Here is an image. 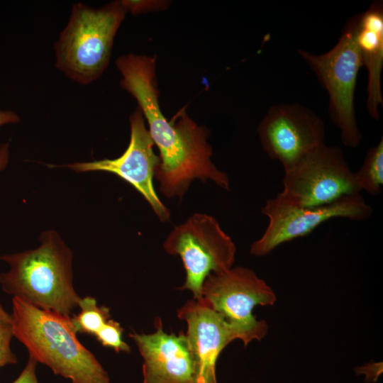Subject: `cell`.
<instances>
[{"label": "cell", "mask_w": 383, "mask_h": 383, "mask_svg": "<svg viewBox=\"0 0 383 383\" xmlns=\"http://www.w3.org/2000/svg\"><path fill=\"white\" fill-rule=\"evenodd\" d=\"M155 325L152 333L130 334L143 358V383H194V362L186 334L165 333L159 318Z\"/></svg>", "instance_id": "cell-13"}, {"label": "cell", "mask_w": 383, "mask_h": 383, "mask_svg": "<svg viewBox=\"0 0 383 383\" xmlns=\"http://www.w3.org/2000/svg\"><path fill=\"white\" fill-rule=\"evenodd\" d=\"M0 319L11 323V314L6 312V311L3 308L1 304H0Z\"/></svg>", "instance_id": "cell-22"}, {"label": "cell", "mask_w": 383, "mask_h": 383, "mask_svg": "<svg viewBox=\"0 0 383 383\" xmlns=\"http://www.w3.org/2000/svg\"><path fill=\"white\" fill-rule=\"evenodd\" d=\"M284 172L283 189L276 196L294 206H319L360 194L354 172L337 146L324 143Z\"/></svg>", "instance_id": "cell-8"}, {"label": "cell", "mask_w": 383, "mask_h": 383, "mask_svg": "<svg viewBox=\"0 0 383 383\" xmlns=\"http://www.w3.org/2000/svg\"><path fill=\"white\" fill-rule=\"evenodd\" d=\"M265 152L284 170L325 143L324 122L298 104L272 105L258 126Z\"/></svg>", "instance_id": "cell-10"}, {"label": "cell", "mask_w": 383, "mask_h": 383, "mask_svg": "<svg viewBox=\"0 0 383 383\" xmlns=\"http://www.w3.org/2000/svg\"><path fill=\"white\" fill-rule=\"evenodd\" d=\"M116 65L121 74V87L137 101L146 118L151 138L160 151V162L155 177L160 192L167 198L181 199L194 179L213 181L229 189L226 173L211 160L212 150L207 133L184 111L170 121L161 112L155 79V58L127 54L120 56Z\"/></svg>", "instance_id": "cell-1"}, {"label": "cell", "mask_w": 383, "mask_h": 383, "mask_svg": "<svg viewBox=\"0 0 383 383\" xmlns=\"http://www.w3.org/2000/svg\"><path fill=\"white\" fill-rule=\"evenodd\" d=\"M123 331L118 322L109 319L94 336L104 347L113 348L116 353H128L131 348L122 339Z\"/></svg>", "instance_id": "cell-17"}, {"label": "cell", "mask_w": 383, "mask_h": 383, "mask_svg": "<svg viewBox=\"0 0 383 383\" xmlns=\"http://www.w3.org/2000/svg\"><path fill=\"white\" fill-rule=\"evenodd\" d=\"M356 40L362 66L368 73L366 108L372 118H379L383 105L381 73L383 66V4L372 2L362 13H358Z\"/></svg>", "instance_id": "cell-14"}, {"label": "cell", "mask_w": 383, "mask_h": 383, "mask_svg": "<svg viewBox=\"0 0 383 383\" xmlns=\"http://www.w3.org/2000/svg\"><path fill=\"white\" fill-rule=\"evenodd\" d=\"M126 10L121 1L94 8L79 2L54 44L55 67L81 85L98 79L110 61L113 40Z\"/></svg>", "instance_id": "cell-4"}, {"label": "cell", "mask_w": 383, "mask_h": 383, "mask_svg": "<svg viewBox=\"0 0 383 383\" xmlns=\"http://www.w3.org/2000/svg\"><path fill=\"white\" fill-rule=\"evenodd\" d=\"M37 363L34 358L29 356L24 369L12 383H38L35 374Z\"/></svg>", "instance_id": "cell-19"}, {"label": "cell", "mask_w": 383, "mask_h": 383, "mask_svg": "<svg viewBox=\"0 0 383 383\" xmlns=\"http://www.w3.org/2000/svg\"><path fill=\"white\" fill-rule=\"evenodd\" d=\"M261 212L268 218V226L250 249L252 255L258 257L268 255L282 243L310 234L327 221L335 218L365 221L373 210L360 194H356L313 207L294 206L275 196L266 201Z\"/></svg>", "instance_id": "cell-9"}, {"label": "cell", "mask_w": 383, "mask_h": 383, "mask_svg": "<svg viewBox=\"0 0 383 383\" xmlns=\"http://www.w3.org/2000/svg\"><path fill=\"white\" fill-rule=\"evenodd\" d=\"M20 120V116L14 111L0 109V127L7 124L17 123Z\"/></svg>", "instance_id": "cell-20"}, {"label": "cell", "mask_w": 383, "mask_h": 383, "mask_svg": "<svg viewBox=\"0 0 383 383\" xmlns=\"http://www.w3.org/2000/svg\"><path fill=\"white\" fill-rule=\"evenodd\" d=\"M13 335L29 356L72 383H109L107 372L77 339L70 318L13 296Z\"/></svg>", "instance_id": "cell-3"}, {"label": "cell", "mask_w": 383, "mask_h": 383, "mask_svg": "<svg viewBox=\"0 0 383 383\" xmlns=\"http://www.w3.org/2000/svg\"><path fill=\"white\" fill-rule=\"evenodd\" d=\"M354 179L360 190L373 196L379 194L383 186V138L370 148Z\"/></svg>", "instance_id": "cell-15"}, {"label": "cell", "mask_w": 383, "mask_h": 383, "mask_svg": "<svg viewBox=\"0 0 383 383\" xmlns=\"http://www.w3.org/2000/svg\"><path fill=\"white\" fill-rule=\"evenodd\" d=\"M13 335L11 323L0 319V367L16 364V355L11 349Z\"/></svg>", "instance_id": "cell-18"}, {"label": "cell", "mask_w": 383, "mask_h": 383, "mask_svg": "<svg viewBox=\"0 0 383 383\" xmlns=\"http://www.w3.org/2000/svg\"><path fill=\"white\" fill-rule=\"evenodd\" d=\"M78 307L79 313L70 318L77 333L94 335L110 319L109 309L104 306H98L94 297L81 298Z\"/></svg>", "instance_id": "cell-16"}, {"label": "cell", "mask_w": 383, "mask_h": 383, "mask_svg": "<svg viewBox=\"0 0 383 383\" xmlns=\"http://www.w3.org/2000/svg\"><path fill=\"white\" fill-rule=\"evenodd\" d=\"M130 127L129 144L118 157L73 162L65 167L75 172L101 171L117 175L144 197L162 222L167 221L170 211L157 196L153 185V177L160 160L153 150L154 143L139 108L130 116Z\"/></svg>", "instance_id": "cell-11"}, {"label": "cell", "mask_w": 383, "mask_h": 383, "mask_svg": "<svg viewBox=\"0 0 383 383\" xmlns=\"http://www.w3.org/2000/svg\"><path fill=\"white\" fill-rule=\"evenodd\" d=\"M201 298L225 318L236 339L245 346L262 340L268 331L267 322L257 320L253 309L272 306L277 301L273 289L253 270L244 267L209 274L203 284Z\"/></svg>", "instance_id": "cell-6"}, {"label": "cell", "mask_w": 383, "mask_h": 383, "mask_svg": "<svg viewBox=\"0 0 383 383\" xmlns=\"http://www.w3.org/2000/svg\"><path fill=\"white\" fill-rule=\"evenodd\" d=\"M9 143L0 144V172L7 166L9 160Z\"/></svg>", "instance_id": "cell-21"}, {"label": "cell", "mask_w": 383, "mask_h": 383, "mask_svg": "<svg viewBox=\"0 0 383 383\" xmlns=\"http://www.w3.org/2000/svg\"><path fill=\"white\" fill-rule=\"evenodd\" d=\"M39 240L34 249L0 256L10 267L0 274L1 289L41 309L71 318L81 299L73 286L72 252L55 231L42 232Z\"/></svg>", "instance_id": "cell-2"}, {"label": "cell", "mask_w": 383, "mask_h": 383, "mask_svg": "<svg viewBox=\"0 0 383 383\" xmlns=\"http://www.w3.org/2000/svg\"><path fill=\"white\" fill-rule=\"evenodd\" d=\"M357 22L358 14L348 20L337 43L325 53L297 50L327 91L328 113L340 132L342 143L350 148H357L362 140L354 107L357 75L362 67L356 40Z\"/></svg>", "instance_id": "cell-5"}, {"label": "cell", "mask_w": 383, "mask_h": 383, "mask_svg": "<svg viewBox=\"0 0 383 383\" xmlns=\"http://www.w3.org/2000/svg\"><path fill=\"white\" fill-rule=\"evenodd\" d=\"M187 323L185 333L194 367V383H218L217 359L236 337L225 318L203 298L189 300L177 311Z\"/></svg>", "instance_id": "cell-12"}, {"label": "cell", "mask_w": 383, "mask_h": 383, "mask_svg": "<svg viewBox=\"0 0 383 383\" xmlns=\"http://www.w3.org/2000/svg\"><path fill=\"white\" fill-rule=\"evenodd\" d=\"M165 250L179 255L186 272L180 289L201 298L206 278L231 269L235 262L236 247L212 216L194 213L176 226L163 243Z\"/></svg>", "instance_id": "cell-7"}]
</instances>
